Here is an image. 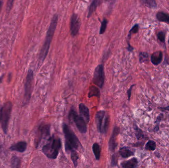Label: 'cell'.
<instances>
[{"mask_svg": "<svg viewBox=\"0 0 169 168\" xmlns=\"http://www.w3.org/2000/svg\"><path fill=\"white\" fill-rule=\"evenodd\" d=\"M58 18V15L55 14L54 16H53V19L51 20L50 25L47 31L45 43H44L43 46L41 50L40 54V60L41 62H43L47 56V53L49 52L50 43L52 41V39H53V36L54 35L57 25Z\"/></svg>", "mask_w": 169, "mask_h": 168, "instance_id": "obj_1", "label": "cell"}, {"mask_svg": "<svg viewBox=\"0 0 169 168\" xmlns=\"http://www.w3.org/2000/svg\"><path fill=\"white\" fill-rule=\"evenodd\" d=\"M61 147L60 138L53 136L49 138L46 144L44 145L42 151L47 157L54 159L58 156Z\"/></svg>", "mask_w": 169, "mask_h": 168, "instance_id": "obj_2", "label": "cell"}, {"mask_svg": "<svg viewBox=\"0 0 169 168\" xmlns=\"http://www.w3.org/2000/svg\"><path fill=\"white\" fill-rule=\"evenodd\" d=\"M63 131L65 135L66 151H69L74 149H78L80 143L74 132L65 124L63 125Z\"/></svg>", "mask_w": 169, "mask_h": 168, "instance_id": "obj_3", "label": "cell"}, {"mask_svg": "<svg viewBox=\"0 0 169 168\" xmlns=\"http://www.w3.org/2000/svg\"><path fill=\"white\" fill-rule=\"evenodd\" d=\"M12 104L11 102L5 103L0 110V121L2 128L5 133L7 134L11 113L12 110Z\"/></svg>", "mask_w": 169, "mask_h": 168, "instance_id": "obj_4", "label": "cell"}, {"mask_svg": "<svg viewBox=\"0 0 169 168\" xmlns=\"http://www.w3.org/2000/svg\"><path fill=\"white\" fill-rule=\"evenodd\" d=\"M96 120L97 129L101 133H106L108 130L109 125V117L106 115L104 110H100L97 112L96 116Z\"/></svg>", "mask_w": 169, "mask_h": 168, "instance_id": "obj_5", "label": "cell"}, {"mask_svg": "<svg viewBox=\"0 0 169 168\" xmlns=\"http://www.w3.org/2000/svg\"><path fill=\"white\" fill-rule=\"evenodd\" d=\"M69 118L73 120L76 124L77 128L81 133H86L87 132V123L81 116H79L74 109H71L69 113Z\"/></svg>", "mask_w": 169, "mask_h": 168, "instance_id": "obj_6", "label": "cell"}, {"mask_svg": "<svg viewBox=\"0 0 169 168\" xmlns=\"http://www.w3.org/2000/svg\"><path fill=\"white\" fill-rule=\"evenodd\" d=\"M33 81V72L29 70L27 73V78L25 84V93L23 99V105H25L29 102L31 98L32 88Z\"/></svg>", "mask_w": 169, "mask_h": 168, "instance_id": "obj_7", "label": "cell"}, {"mask_svg": "<svg viewBox=\"0 0 169 168\" xmlns=\"http://www.w3.org/2000/svg\"><path fill=\"white\" fill-rule=\"evenodd\" d=\"M93 81L99 87H102L104 82V67L103 65H99L96 67L94 72Z\"/></svg>", "mask_w": 169, "mask_h": 168, "instance_id": "obj_8", "label": "cell"}, {"mask_svg": "<svg viewBox=\"0 0 169 168\" xmlns=\"http://www.w3.org/2000/svg\"><path fill=\"white\" fill-rule=\"evenodd\" d=\"M81 27V20L80 18L77 14H72L70 20L71 34L72 36H75L78 34L79 31Z\"/></svg>", "mask_w": 169, "mask_h": 168, "instance_id": "obj_9", "label": "cell"}, {"mask_svg": "<svg viewBox=\"0 0 169 168\" xmlns=\"http://www.w3.org/2000/svg\"><path fill=\"white\" fill-rule=\"evenodd\" d=\"M50 126L49 125H41L39 128V134L36 141V146L38 147L39 144L44 138L50 136Z\"/></svg>", "mask_w": 169, "mask_h": 168, "instance_id": "obj_10", "label": "cell"}, {"mask_svg": "<svg viewBox=\"0 0 169 168\" xmlns=\"http://www.w3.org/2000/svg\"><path fill=\"white\" fill-rule=\"evenodd\" d=\"M120 132L119 128L117 127H115L114 128L112 134L111 138H110L109 141L108 143V146H109V149L110 151L112 152L115 151V148L117 146V143L116 141V138Z\"/></svg>", "mask_w": 169, "mask_h": 168, "instance_id": "obj_11", "label": "cell"}, {"mask_svg": "<svg viewBox=\"0 0 169 168\" xmlns=\"http://www.w3.org/2000/svg\"><path fill=\"white\" fill-rule=\"evenodd\" d=\"M110 1H112V0H93L89 6L87 17H90L93 14V12L96 11L97 7H99L100 5H102L103 2Z\"/></svg>", "mask_w": 169, "mask_h": 168, "instance_id": "obj_12", "label": "cell"}, {"mask_svg": "<svg viewBox=\"0 0 169 168\" xmlns=\"http://www.w3.org/2000/svg\"><path fill=\"white\" fill-rule=\"evenodd\" d=\"M79 112H80V116L84 119L86 123L89 122L90 119V114H89V109L87 106L84 104H80Z\"/></svg>", "mask_w": 169, "mask_h": 168, "instance_id": "obj_13", "label": "cell"}, {"mask_svg": "<svg viewBox=\"0 0 169 168\" xmlns=\"http://www.w3.org/2000/svg\"><path fill=\"white\" fill-rule=\"evenodd\" d=\"M27 143L25 141H20L10 147L11 151L19 152H24L27 148Z\"/></svg>", "mask_w": 169, "mask_h": 168, "instance_id": "obj_14", "label": "cell"}, {"mask_svg": "<svg viewBox=\"0 0 169 168\" xmlns=\"http://www.w3.org/2000/svg\"><path fill=\"white\" fill-rule=\"evenodd\" d=\"M163 58V53L161 51L154 52L151 57V61L154 65H158L161 63Z\"/></svg>", "mask_w": 169, "mask_h": 168, "instance_id": "obj_15", "label": "cell"}, {"mask_svg": "<svg viewBox=\"0 0 169 168\" xmlns=\"http://www.w3.org/2000/svg\"><path fill=\"white\" fill-rule=\"evenodd\" d=\"M138 165V161L136 158H133L127 161L123 162L121 166L123 168H134L137 167Z\"/></svg>", "mask_w": 169, "mask_h": 168, "instance_id": "obj_16", "label": "cell"}, {"mask_svg": "<svg viewBox=\"0 0 169 168\" xmlns=\"http://www.w3.org/2000/svg\"><path fill=\"white\" fill-rule=\"evenodd\" d=\"M119 153L123 158L129 157L134 155V152L126 147H124L121 148L119 151Z\"/></svg>", "mask_w": 169, "mask_h": 168, "instance_id": "obj_17", "label": "cell"}, {"mask_svg": "<svg viewBox=\"0 0 169 168\" xmlns=\"http://www.w3.org/2000/svg\"><path fill=\"white\" fill-rule=\"evenodd\" d=\"M93 96H96L99 98L100 97V91L96 86L93 85L89 88L88 97L91 98Z\"/></svg>", "mask_w": 169, "mask_h": 168, "instance_id": "obj_18", "label": "cell"}, {"mask_svg": "<svg viewBox=\"0 0 169 168\" xmlns=\"http://www.w3.org/2000/svg\"><path fill=\"white\" fill-rule=\"evenodd\" d=\"M156 17L160 21L165 22L169 24V15L163 12H159L157 14Z\"/></svg>", "mask_w": 169, "mask_h": 168, "instance_id": "obj_19", "label": "cell"}, {"mask_svg": "<svg viewBox=\"0 0 169 168\" xmlns=\"http://www.w3.org/2000/svg\"><path fill=\"white\" fill-rule=\"evenodd\" d=\"M92 148L96 160H99L100 157V148L99 144L95 143L93 145Z\"/></svg>", "mask_w": 169, "mask_h": 168, "instance_id": "obj_20", "label": "cell"}, {"mask_svg": "<svg viewBox=\"0 0 169 168\" xmlns=\"http://www.w3.org/2000/svg\"><path fill=\"white\" fill-rule=\"evenodd\" d=\"M141 1L143 4L150 8H155L157 7L155 0H141Z\"/></svg>", "mask_w": 169, "mask_h": 168, "instance_id": "obj_21", "label": "cell"}, {"mask_svg": "<svg viewBox=\"0 0 169 168\" xmlns=\"http://www.w3.org/2000/svg\"><path fill=\"white\" fill-rule=\"evenodd\" d=\"M71 151V158L74 165L75 167H76L77 164H78V159L79 158L78 155V153L76 152L75 149L72 150Z\"/></svg>", "mask_w": 169, "mask_h": 168, "instance_id": "obj_22", "label": "cell"}, {"mask_svg": "<svg viewBox=\"0 0 169 168\" xmlns=\"http://www.w3.org/2000/svg\"><path fill=\"white\" fill-rule=\"evenodd\" d=\"M156 143L153 141H149L148 143H146L145 145V149L149 151H153L155 149Z\"/></svg>", "mask_w": 169, "mask_h": 168, "instance_id": "obj_23", "label": "cell"}, {"mask_svg": "<svg viewBox=\"0 0 169 168\" xmlns=\"http://www.w3.org/2000/svg\"><path fill=\"white\" fill-rule=\"evenodd\" d=\"M134 128L135 130V133H136V136H137V139L139 140L144 138V134L142 133V131L141 129H139L137 125H134Z\"/></svg>", "mask_w": 169, "mask_h": 168, "instance_id": "obj_24", "label": "cell"}, {"mask_svg": "<svg viewBox=\"0 0 169 168\" xmlns=\"http://www.w3.org/2000/svg\"><path fill=\"white\" fill-rule=\"evenodd\" d=\"M149 60V55L148 53L141 52L139 54V61L141 63L147 62Z\"/></svg>", "mask_w": 169, "mask_h": 168, "instance_id": "obj_25", "label": "cell"}, {"mask_svg": "<svg viewBox=\"0 0 169 168\" xmlns=\"http://www.w3.org/2000/svg\"><path fill=\"white\" fill-rule=\"evenodd\" d=\"M107 23H108V20L106 18H104L102 22V25L100 27V31H99V34L100 35L104 34L106 31V29L107 27Z\"/></svg>", "mask_w": 169, "mask_h": 168, "instance_id": "obj_26", "label": "cell"}, {"mask_svg": "<svg viewBox=\"0 0 169 168\" xmlns=\"http://www.w3.org/2000/svg\"><path fill=\"white\" fill-rule=\"evenodd\" d=\"M20 165V160L16 156H14L11 159V166L14 168H18Z\"/></svg>", "mask_w": 169, "mask_h": 168, "instance_id": "obj_27", "label": "cell"}, {"mask_svg": "<svg viewBox=\"0 0 169 168\" xmlns=\"http://www.w3.org/2000/svg\"><path fill=\"white\" fill-rule=\"evenodd\" d=\"M139 30V26L138 24H135L133 26V28L131 29V30H130L129 32V34L128 35V37L129 39L131 38L132 35L133 34H135L137 33Z\"/></svg>", "mask_w": 169, "mask_h": 168, "instance_id": "obj_28", "label": "cell"}, {"mask_svg": "<svg viewBox=\"0 0 169 168\" xmlns=\"http://www.w3.org/2000/svg\"><path fill=\"white\" fill-rule=\"evenodd\" d=\"M157 37L159 40L161 42L164 43L165 40V33L164 32H160L157 35Z\"/></svg>", "mask_w": 169, "mask_h": 168, "instance_id": "obj_29", "label": "cell"}, {"mask_svg": "<svg viewBox=\"0 0 169 168\" xmlns=\"http://www.w3.org/2000/svg\"><path fill=\"white\" fill-rule=\"evenodd\" d=\"M117 164V157L115 155H113L112 157V161H111V165L112 166H115Z\"/></svg>", "mask_w": 169, "mask_h": 168, "instance_id": "obj_30", "label": "cell"}, {"mask_svg": "<svg viewBox=\"0 0 169 168\" xmlns=\"http://www.w3.org/2000/svg\"><path fill=\"white\" fill-rule=\"evenodd\" d=\"M14 1V0H8V4H7V6H8L7 8L8 10H11V8Z\"/></svg>", "mask_w": 169, "mask_h": 168, "instance_id": "obj_31", "label": "cell"}, {"mask_svg": "<svg viewBox=\"0 0 169 168\" xmlns=\"http://www.w3.org/2000/svg\"><path fill=\"white\" fill-rule=\"evenodd\" d=\"M135 86V85H133L132 86H131V87L130 88V89L128 90L127 93L128 96V100H130V98H131V93H132V88H133V87Z\"/></svg>", "mask_w": 169, "mask_h": 168, "instance_id": "obj_32", "label": "cell"}, {"mask_svg": "<svg viewBox=\"0 0 169 168\" xmlns=\"http://www.w3.org/2000/svg\"><path fill=\"white\" fill-rule=\"evenodd\" d=\"M160 109L162 110H167V111H169V106H166V107H165V108H161Z\"/></svg>", "mask_w": 169, "mask_h": 168, "instance_id": "obj_33", "label": "cell"}, {"mask_svg": "<svg viewBox=\"0 0 169 168\" xmlns=\"http://www.w3.org/2000/svg\"><path fill=\"white\" fill-rule=\"evenodd\" d=\"M2 5H3V2L0 0V11L1 10L2 7Z\"/></svg>", "mask_w": 169, "mask_h": 168, "instance_id": "obj_34", "label": "cell"}, {"mask_svg": "<svg viewBox=\"0 0 169 168\" xmlns=\"http://www.w3.org/2000/svg\"></svg>", "mask_w": 169, "mask_h": 168, "instance_id": "obj_35", "label": "cell"}]
</instances>
